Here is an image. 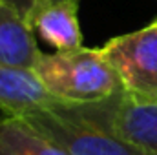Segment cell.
I'll return each mask as SVG.
<instances>
[{"instance_id":"cell-8","label":"cell","mask_w":157,"mask_h":155,"mask_svg":"<svg viewBox=\"0 0 157 155\" xmlns=\"http://www.w3.org/2000/svg\"><path fill=\"white\" fill-rule=\"evenodd\" d=\"M0 155H70L49 141L24 117L4 115L0 119Z\"/></svg>"},{"instance_id":"cell-9","label":"cell","mask_w":157,"mask_h":155,"mask_svg":"<svg viewBox=\"0 0 157 155\" xmlns=\"http://www.w3.org/2000/svg\"><path fill=\"white\" fill-rule=\"evenodd\" d=\"M7 4H11L13 7H17L24 17L29 13V9H31V6H33V2L35 0H6ZM55 2H59V0H55ZM77 2H80V0H77Z\"/></svg>"},{"instance_id":"cell-3","label":"cell","mask_w":157,"mask_h":155,"mask_svg":"<svg viewBox=\"0 0 157 155\" xmlns=\"http://www.w3.org/2000/svg\"><path fill=\"white\" fill-rule=\"evenodd\" d=\"M101 51L130 100L157 104V18L137 31L110 39Z\"/></svg>"},{"instance_id":"cell-5","label":"cell","mask_w":157,"mask_h":155,"mask_svg":"<svg viewBox=\"0 0 157 155\" xmlns=\"http://www.w3.org/2000/svg\"><path fill=\"white\" fill-rule=\"evenodd\" d=\"M77 0H35L26 20L40 39L57 51L77 49L82 46Z\"/></svg>"},{"instance_id":"cell-4","label":"cell","mask_w":157,"mask_h":155,"mask_svg":"<svg viewBox=\"0 0 157 155\" xmlns=\"http://www.w3.org/2000/svg\"><path fill=\"white\" fill-rule=\"evenodd\" d=\"M80 110L121 141L146 155H157V104H137L124 91L99 100L78 104Z\"/></svg>"},{"instance_id":"cell-7","label":"cell","mask_w":157,"mask_h":155,"mask_svg":"<svg viewBox=\"0 0 157 155\" xmlns=\"http://www.w3.org/2000/svg\"><path fill=\"white\" fill-rule=\"evenodd\" d=\"M55 100L33 71L0 64V110L6 115H26L28 112Z\"/></svg>"},{"instance_id":"cell-2","label":"cell","mask_w":157,"mask_h":155,"mask_svg":"<svg viewBox=\"0 0 157 155\" xmlns=\"http://www.w3.org/2000/svg\"><path fill=\"white\" fill-rule=\"evenodd\" d=\"M22 117L70 155H146L91 120L78 104L51 100Z\"/></svg>"},{"instance_id":"cell-1","label":"cell","mask_w":157,"mask_h":155,"mask_svg":"<svg viewBox=\"0 0 157 155\" xmlns=\"http://www.w3.org/2000/svg\"><path fill=\"white\" fill-rule=\"evenodd\" d=\"M33 73L55 100L68 104L99 102L122 91L119 75L101 47L80 46L68 51L42 53Z\"/></svg>"},{"instance_id":"cell-6","label":"cell","mask_w":157,"mask_h":155,"mask_svg":"<svg viewBox=\"0 0 157 155\" xmlns=\"http://www.w3.org/2000/svg\"><path fill=\"white\" fill-rule=\"evenodd\" d=\"M40 55L35 31L26 17L6 0H0V64L33 71Z\"/></svg>"}]
</instances>
